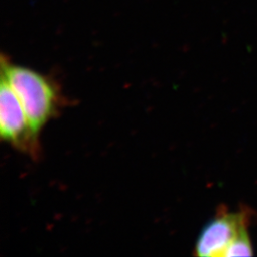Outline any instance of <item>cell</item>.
Returning a JSON list of instances; mask_svg holds the SVG:
<instances>
[{"instance_id": "1", "label": "cell", "mask_w": 257, "mask_h": 257, "mask_svg": "<svg viewBox=\"0 0 257 257\" xmlns=\"http://www.w3.org/2000/svg\"><path fill=\"white\" fill-rule=\"evenodd\" d=\"M1 76L9 82L22 104L32 127L39 134L54 116L59 105V96L54 83L29 68L11 63L3 55Z\"/></svg>"}, {"instance_id": "2", "label": "cell", "mask_w": 257, "mask_h": 257, "mask_svg": "<svg viewBox=\"0 0 257 257\" xmlns=\"http://www.w3.org/2000/svg\"><path fill=\"white\" fill-rule=\"evenodd\" d=\"M0 133L1 138L16 149L35 158L38 156V134L32 127L19 97L3 76L0 86Z\"/></svg>"}, {"instance_id": "3", "label": "cell", "mask_w": 257, "mask_h": 257, "mask_svg": "<svg viewBox=\"0 0 257 257\" xmlns=\"http://www.w3.org/2000/svg\"><path fill=\"white\" fill-rule=\"evenodd\" d=\"M246 212L222 211L203 229L195 245V254L202 257H226L230 246L248 232Z\"/></svg>"}]
</instances>
